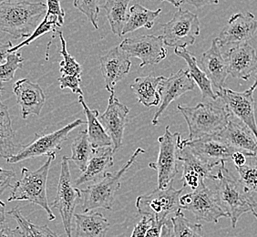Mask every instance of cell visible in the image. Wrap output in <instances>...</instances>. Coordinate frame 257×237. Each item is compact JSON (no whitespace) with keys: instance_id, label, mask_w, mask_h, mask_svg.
Wrapping results in <instances>:
<instances>
[{"instance_id":"e0dca14e","label":"cell","mask_w":257,"mask_h":237,"mask_svg":"<svg viewBox=\"0 0 257 237\" xmlns=\"http://www.w3.org/2000/svg\"><path fill=\"white\" fill-rule=\"evenodd\" d=\"M257 31V20L251 12L232 15L217 39L221 48L248 43Z\"/></svg>"},{"instance_id":"d4e9b609","label":"cell","mask_w":257,"mask_h":237,"mask_svg":"<svg viewBox=\"0 0 257 237\" xmlns=\"http://www.w3.org/2000/svg\"><path fill=\"white\" fill-rule=\"evenodd\" d=\"M76 237H106L109 228V220L99 212L75 213Z\"/></svg>"},{"instance_id":"11a10c76","label":"cell","mask_w":257,"mask_h":237,"mask_svg":"<svg viewBox=\"0 0 257 237\" xmlns=\"http://www.w3.org/2000/svg\"><path fill=\"white\" fill-rule=\"evenodd\" d=\"M7 1H16V0H0V3H3V2H7Z\"/></svg>"},{"instance_id":"4316f807","label":"cell","mask_w":257,"mask_h":237,"mask_svg":"<svg viewBox=\"0 0 257 237\" xmlns=\"http://www.w3.org/2000/svg\"><path fill=\"white\" fill-rule=\"evenodd\" d=\"M165 79L163 76L155 77L148 75L135 79L131 89L138 98L139 102L144 104L145 107L157 106L161 102V94L159 87L161 82Z\"/></svg>"},{"instance_id":"8fae6325","label":"cell","mask_w":257,"mask_h":237,"mask_svg":"<svg viewBox=\"0 0 257 237\" xmlns=\"http://www.w3.org/2000/svg\"><path fill=\"white\" fill-rule=\"evenodd\" d=\"M200 20L190 10L179 9L173 19L163 25L164 44L171 48H187L194 44L200 35Z\"/></svg>"},{"instance_id":"f6af8a7d","label":"cell","mask_w":257,"mask_h":237,"mask_svg":"<svg viewBox=\"0 0 257 237\" xmlns=\"http://www.w3.org/2000/svg\"><path fill=\"white\" fill-rule=\"evenodd\" d=\"M254 154L251 153H244L242 151H236L235 153L232 154V162L235 165V167H241L247 161V156H252Z\"/></svg>"},{"instance_id":"83f0119b","label":"cell","mask_w":257,"mask_h":237,"mask_svg":"<svg viewBox=\"0 0 257 237\" xmlns=\"http://www.w3.org/2000/svg\"><path fill=\"white\" fill-rule=\"evenodd\" d=\"M3 91L4 88L0 83V157L8 160L15 154L17 144L9 108L2 102Z\"/></svg>"},{"instance_id":"60d3db41","label":"cell","mask_w":257,"mask_h":237,"mask_svg":"<svg viewBox=\"0 0 257 237\" xmlns=\"http://www.w3.org/2000/svg\"><path fill=\"white\" fill-rule=\"evenodd\" d=\"M154 219L150 216H143L142 220L134 226V232L131 237H145L149 228L152 226Z\"/></svg>"},{"instance_id":"8d00e7d4","label":"cell","mask_w":257,"mask_h":237,"mask_svg":"<svg viewBox=\"0 0 257 237\" xmlns=\"http://www.w3.org/2000/svg\"><path fill=\"white\" fill-rule=\"evenodd\" d=\"M61 42V50L60 53L62 56V60L60 63V71L62 75H71V76H80L82 72V68L79 62L69 54L67 50V43L61 31H57Z\"/></svg>"},{"instance_id":"7bdbcfd3","label":"cell","mask_w":257,"mask_h":237,"mask_svg":"<svg viewBox=\"0 0 257 237\" xmlns=\"http://www.w3.org/2000/svg\"><path fill=\"white\" fill-rule=\"evenodd\" d=\"M47 14L58 17L64 23L65 11L60 6V0H48Z\"/></svg>"},{"instance_id":"ac0fdd59","label":"cell","mask_w":257,"mask_h":237,"mask_svg":"<svg viewBox=\"0 0 257 237\" xmlns=\"http://www.w3.org/2000/svg\"><path fill=\"white\" fill-rule=\"evenodd\" d=\"M194 84L195 83L191 75L189 74L188 70L185 69H180L176 73H173L169 78L163 79L159 87L161 94V105L154 114L152 121L153 125H158L159 120L168 108L169 105L183 94L193 90Z\"/></svg>"},{"instance_id":"d590c367","label":"cell","mask_w":257,"mask_h":237,"mask_svg":"<svg viewBox=\"0 0 257 237\" xmlns=\"http://www.w3.org/2000/svg\"><path fill=\"white\" fill-rule=\"evenodd\" d=\"M239 179L243 186L251 193H257V157L256 155L247 156V161L241 167H235Z\"/></svg>"},{"instance_id":"7402d4cb","label":"cell","mask_w":257,"mask_h":237,"mask_svg":"<svg viewBox=\"0 0 257 237\" xmlns=\"http://www.w3.org/2000/svg\"><path fill=\"white\" fill-rule=\"evenodd\" d=\"M200 65L216 91L223 89L229 72L226 59L221 51L217 39L213 40L210 49L202 55Z\"/></svg>"},{"instance_id":"cb8c5ba5","label":"cell","mask_w":257,"mask_h":237,"mask_svg":"<svg viewBox=\"0 0 257 237\" xmlns=\"http://www.w3.org/2000/svg\"><path fill=\"white\" fill-rule=\"evenodd\" d=\"M114 153L112 146L94 149L84 172L75 181V186L78 187L90 182L95 183L103 177L107 170L113 166Z\"/></svg>"},{"instance_id":"277c9868","label":"cell","mask_w":257,"mask_h":237,"mask_svg":"<svg viewBox=\"0 0 257 237\" xmlns=\"http://www.w3.org/2000/svg\"><path fill=\"white\" fill-rule=\"evenodd\" d=\"M56 158V153L48 156L46 163L36 171L22 168L21 178L12 186V191L8 199L9 202L27 201L43 208L50 221L55 220V215L47 197V180L51 163Z\"/></svg>"},{"instance_id":"f5cc1de1","label":"cell","mask_w":257,"mask_h":237,"mask_svg":"<svg viewBox=\"0 0 257 237\" xmlns=\"http://www.w3.org/2000/svg\"><path fill=\"white\" fill-rule=\"evenodd\" d=\"M255 72H256V73H255V77H254V82H253V84L250 87V88L253 89V90H255V89L257 88V70Z\"/></svg>"},{"instance_id":"7dc6e473","label":"cell","mask_w":257,"mask_h":237,"mask_svg":"<svg viewBox=\"0 0 257 237\" xmlns=\"http://www.w3.org/2000/svg\"><path fill=\"white\" fill-rule=\"evenodd\" d=\"M13 48L11 41L1 42L0 41V65L5 63L8 57L10 56V50Z\"/></svg>"},{"instance_id":"9c48e42d","label":"cell","mask_w":257,"mask_h":237,"mask_svg":"<svg viewBox=\"0 0 257 237\" xmlns=\"http://www.w3.org/2000/svg\"><path fill=\"white\" fill-rule=\"evenodd\" d=\"M85 124L82 118H77L74 122L66 125L63 128L50 134H36V139L24 146L19 153L8 159L9 163H18L29 159L37 158L40 156H49L56 153L62 148V144L66 142L73 130Z\"/></svg>"},{"instance_id":"2e32d148","label":"cell","mask_w":257,"mask_h":237,"mask_svg":"<svg viewBox=\"0 0 257 237\" xmlns=\"http://www.w3.org/2000/svg\"><path fill=\"white\" fill-rule=\"evenodd\" d=\"M130 109L115 97V92L109 96V103L103 114L99 116L106 133L112 142V148L116 153L122 146L124 130L128 124Z\"/></svg>"},{"instance_id":"ab89813d","label":"cell","mask_w":257,"mask_h":237,"mask_svg":"<svg viewBox=\"0 0 257 237\" xmlns=\"http://www.w3.org/2000/svg\"><path fill=\"white\" fill-rule=\"evenodd\" d=\"M60 89H69L77 95H83L82 90L80 89L81 78L80 76H71V75H62L59 79Z\"/></svg>"},{"instance_id":"44dd1931","label":"cell","mask_w":257,"mask_h":237,"mask_svg":"<svg viewBox=\"0 0 257 237\" xmlns=\"http://www.w3.org/2000/svg\"><path fill=\"white\" fill-rule=\"evenodd\" d=\"M13 92L20 106L22 118L26 120L30 115L40 116L46 101L44 91L40 85L29 79H20L13 86Z\"/></svg>"},{"instance_id":"b9f144b4","label":"cell","mask_w":257,"mask_h":237,"mask_svg":"<svg viewBox=\"0 0 257 237\" xmlns=\"http://www.w3.org/2000/svg\"><path fill=\"white\" fill-rule=\"evenodd\" d=\"M15 176L16 173L13 171L0 167V195H2L8 188L12 187L11 181Z\"/></svg>"},{"instance_id":"4dcf8cb0","label":"cell","mask_w":257,"mask_h":237,"mask_svg":"<svg viewBox=\"0 0 257 237\" xmlns=\"http://www.w3.org/2000/svg\"><path fill=\"white\" fill-rule=\"evenodd\" d=\"M131 0H106L103 9L114 34L121 37L124 26L128 19V3Z\"/></svg>"},{"instance_id":"5b68a950","label":"cell","mask_w":257,"mask_h":237,"mask_svg":"<svg viewBox=\"0 0 257 237\" xmlns=\"http://www.w3.org/2000/svg\"><path fill=\"white\" fill-rule=\"evenodd\" d=\"M145 153L144 149H136L134 154L116 173H107L99 181L81 190L82 194V212H88L95 209L111 210L113 206L116 193L120 188V180L124 173L131 168L139 155Z\"/></svg>"},{"instance_id":"4fadbf2b","label":"cell","mask_w":257,"mask_h":237,"mask_svg":"<svg viewBox=\"0 0 257 237\" xmlns=\"http://www.w3.org/2000/svg\"><path fill=\"white\" fill-rule=\"evenodd\" d=\"M253 89H249L238 92L224 88L215 93L218 99L226 107L232 116L241 121L250 129L257 140V124L254 115V100Z\"/></svg>"},{"instance_id":"9a60e30c","label":"cell","mask_w":257,"mask_h":237,"mask_svg":"<svg viewBox=\"0 0 257 237\" xmlns=\"http://www.w3.org/2000/svg\"><path fill=\"white\" fill-rule=\"evenodd\" d=\"M179 160L183 163V187L187 186L195 191L205 184V180H216V175L212 173L214 167L198 157L189 147L182 145V143Z\"/></svg>"},{"instance_id":"f907efd6","label":"cell","mask_w":257,"mask_h":237,"mask_svg":"<svg viewBox=\"0 0 257 237\" xmlns=\"http://www.w3.org/2000/svg\"><path fill=\"white\" fill-rule=\"evenodd\" d=\"M6 220V203L0 200V225H2Z\"/></svg>"},{"instance_id":"6da1fadb","label":"cell","mask_w":257,"mask_h":237,"mask_svg":"<svg viewBox=\"0 0 257 237\" xmlns=\"http://www.w3.org/2000/svg\"><path fill=\"white\" fill-rule=\"evenodd\" d=\"M217 100L201 102L194 107L177 106L188 126V141L217 135L226 127L231 113Z\"/></svg>"},{"instance_id":"c3c4849f","label":"cell","mask_w":257,"mask_h":237,"mask_svg":"<svg viewBox=\"0 0 257 237\" xmlns=\"http://www.w3.org/2000/svg\"><path fill=\"white\" fill-rule=\"evenodd\" d=\"M163 224L164 223H161V222H156L154 220V222H153L152 226L149 228L145 237H161Z\"/></svg>"},{"instance_id":"681fc988","label":"cell","mask_w":257,"mask_h":237,"mask_svg":"<svg viewBox=\"0 0 257 237\" xmlns=\"http://www.w3.org/2000/svg\"><path fill=\"white\" fill-rule=\"evenodd\" d=\"M161 237H173V224L171 222V219L163 224Z\"/></svg>"},{"instance_id":"e575fe53","label":"cell","mask_w":257,"mask_h":237,"mask_svg":"<svg viewBox=\"0 0 257 237\" xmlns=\"http://www.w3.org/2000/svg\"><path fill=\"white\" fill-rule=\"evenodd\" d=\"M63 25V22L60 21V19L56 16L49 15L46 13V15L44 17V20L43 21L39 24V26L37 27V29L35 30L34 32L31 34L30 37H29L25 41L21 42L20 44L13 47L11 50H10V53H13V52H17L18 50H20L21 48L25 47L30 45L31 42H33L34 40H37L40 38L41 36L46 34V33H49V32H57V29L60 28L61 26Z\"/></svg>"},{"instance_id":"8992f818","label":"cell","mask_w":257,"mask_h":237,"mask_svg":"<svg viewBox=\"0 0 257 237\" xmlns=\"http://www.w3.org/2000/svg\"><path fill=\"white\" fill-rule=\"evenodd\" d=\"M183 190L184 187L177 190L171 184L165 189L157 188L150 193L140 195L135 203L139 214L165 223L175 212L181 210L180 197Z\"/></svg>"},{"instance_id":"1f68e13d","label":"cell","mask_w":257,"mask_h":237,"mask_svg":"<svg viewBox=\"0 0 257 237\" xmlns=\"http://www.w3.org/2000/svg\"><path fill=\"white\" fill-rule=\"evenodd\" d=\"M93 152L94 148L89 142L87 130H82L71 144V156L69 161H72L81 172H84Z\"/></svg>"},{"instance_id":"7a4b0ae2","label":"cell","mask_w":257,"mask_h":237,"mask_svg":"<svg viewBox=\"0 0 257 237\" xmlns=\"http://www.w3.org/2000/svg\"><path fill=\"white\" fill-rule=\"evenodd\" d=\"M46 13L47 5L42 2L16 0L0 3V32L17 40L29 38Z\"/></svg>"},{"instance_id":"603a6c76","label":"cell","mask_w":257,"mask_h":237,"mask_svg":"<svg viewBox=\"0 0 257 237\" xmlns=\"http://www.w3.org/2000/svg\"><path fill=\"white\" fill-rule=\"evenodd\" d=\"M218 135L233 148L257 155V140L252 131L232 115L226 127Z\"/></svg>"},{"instance_id":"484cf974","label":"cell","mask_w":257,"mask_h":237,"mask_svg":"<svg viewBox=\"0 0 257 237\" xmlns=\"http://www.w3.org/2000/svg\"><path fill=\"white\" fill-rule=\"evenodd\" d=\"M174 53L186 61L188 65L189 74L191 75L194 83L197 84L198 88L201 90L203 99L209 100L218 99L217 95L213 91L211 80L204 73L203 69L199 67L196 58L192 53H190L186 48H174Z\"/></svg>"},{"instance_id":"74e56055","label":"cell","mask_w":257,"mask_h":237,"mask_svg":"<svg viewBox=\"0 0 257 237\" xmlns=\"http://www.w3.org/2000/svg\"><path fill=\"white\" fill-rule=\"evenodd\" d=\"M24 59L20 52L10 53L5 63L0 65V83L11 81L16 71L23 67Z\"/></svg>"},{"instance_id":"f35d334b","label":"cell","mask_w":257,"mask_h":237,"mask_svg":"<svg viewBox=\"0 0 257 237\" xmlns=\"http://www.w3.org/2000/svg\"><path fill=\"white\" fill-rule=\"evenodd\" d=\"M102 0H74L73 5L77 10L83 13L90 23L94 27L95 30L99 29L98 17L101 9Z\"/></svg>"},{"instance_id":"d6986e66","label":"cell","mask_w":257,"mask_h":237,"mask_svg":"<svg viewBox=\"0 0 257 237\" xmlns=\"http://www.w3.org/2000/svg\"><path fill=\"white\" fill-rule=\"evenodd\" d=\"M228 72L234 79L249 80L257 70V54L255 50L248 43L232 46L224 55Z\"/></svg>"},{"instance_id":"ffe728a7","label":"cell","mask_w":257,"mask_h":237,"mask_svg":"<svg viewBox=\"0 0 257 237\" xmlns=\"http://www.w3.org/2000/svg\"><path fill=\"white\" fill-rule=\"evenodd\" d=\"M100 71L105 81V88L114 92V87L128 74L132 62L128 55L119 47H115L99 58Z\"/></svg>"},{"instance_id":"d6a6232c","label":"cell","mask_w":257,"mask_h":237,"mask_svg":"<svg viewBox=\"0 0 257 237\" xmlns=\"http://www.w3.org/2000/svg\"><path fill=\"white\" fill-rule=\"evenodd\" d=\"M173 224V237H205L201 223L189 221L182 212V209L171 217Z\"/></svg>"},{"instance_id":"52a82bcc","label":"cell","mask_w":257,"mask_h":237,"mask_svg":"<svg viewBox=\"0 0 257 237\" xmlns=\"http://www.w3.org/2000/svg\"><path fill=\"white\" fill-rule=\"evenodd\" d=\"M182 137L179 133H172L170 126L165 128L163 136L159 137L158 159L149 163V167L158 173V188L165 189L173 183L178 173Z\"/></svg>"},{"instance_id":"836d02e7","label":"cell","mask_w":257,"mask_h":237,"mask_svg":"<svg viewBox=\"0 0 257 237\" xmlns=\"http://www.w3.org/2000/svg\"><path fill=\"white\" fill-rule=\"evenodd\" d=\"M9 214L19 223V226L24 233V237H59L49 226L37 225L30 222L27 218L24 217L19 208L10 210Z\"/></svg>"},{"instance_id":"816d5d0a","label":"cell","mask_w":257,"mask_h":237,"mask_svg":"<svg viewBox=\"0 0 257 237\" xmlns=\"http://www.w3.org/2000/svg\"><path fill=\"white\" fill-rule=\"evenodd\" d=\"M160 1H166V2H169L170 4L174 6L175 8H180V6L183 4L181 0H160Z\"/></svg>"},{"instance_id":"7c38bea8","label":"cell","mask_w":257,"mask_h":237,"mask_svg":"<svg viewBox=\"0 0 257 237\" xmlns=\"http://www.w3.org/2000/svg\"><path fill=\"white\" fill-rule=\"evenodd\" d=\"M163 36L142 35L130 38L120 43L119 48L128 58L141 59L140 67L158 64L167 57V50L164 47Z\"/></svg>"},{"instance_id":"db71d44e","label":"cell","mask_w":257,"mask_h":237,"mask_svg":"<svg viewBox=\"0 0 257 237\" xmlns=\"http://www.w3.org/2000/svg\"><path fill=\"white\" fill-rule=\"evenodd\" d=\"M252 214H253V215H254V216H255V218H256L257 219V212H256V210H253V211H252Z\"/></svg>"},{"instance_id":"f1b7e54d","label":"cell","mask_w":257,"mask_h":237,"mask_svg":"<svg viewBox=\"0 0 257 237\" xmlns=\"http://www.w3.org/2000/svg\"><path fill=\"white\" fill-rule=\"evenodd\" d=\"M79 101L81 104L83 111L87 117V133L92 147L97 149L99 147L112 146L111 140L99 121V110L89 109V106L85 102L83 95H79Z\"/></svg>"},{"instance_id":"5bb4252c","label":"cell","mask_w":257,"mask_h":237,"mask_svg":"<svg viewBox=\"0 0 257 237\" xmlns=\"http://www.w3.org/2000/svg\"><path fill=\"white\" fill-rule=\"evenodd\" d=\"M182 145L189 147L198 157L214 168L221 163L232 162V154L238 151L223 141L218 134L193 141L182 140Z\"/></svg>"},{"instance_id":"bcb514c9","label":"cell","mask_w":257,"mask_h":237,"mask_svg":"<svg viewBox=\"0 0 257 237\" xmlns=\"http://www.w3.org/2000/svg\"><path fill=\"white\" fill-rule=\"evenodd\" d=\"M182 3L193 6L196 9H201L206 6L218 5L219 0H181Z\"/></svg>"},{"instance_id":"ee69618b","label":"cell","mask_w":257,"mask_h":237,"mask_svg":"<svg viewBox=\"0 0 257 237\" xmlns=\"http://www.w3.org/2000/svg\"><path fill=\"white\" fill-rule=\"evenodd\" d=\"M0 237H24V233L20 226H17L15 229H11L2 224L0 225Z\"/></svg>"},{"instance_id":"30bf717a","label":"cell","mask_w":257,"mask_h":237,"mask_svg":"<svg viewBox=\"0 0 257 237\" xmlns=\"http://www.w3.org/2000/svg\"><path fill=\"white\" fill-rule=\"evenodd\" d=\"M180 207L192 212L197 220L207 222L217 223L221 218L228 217L216 191L207 187L206 184L180 197Z\"/></svg>"},{"instance_id":"3957f363","label":"cell","mask_w":257,"mask_h":237,"mask_svg":"<svg viewBox=\"0 0 257 237\" xmlns=\"http://www.w3.org/2000/svg\"><path fill=\"white\" fill-rule=\"evenodd\" d=\"M218 167L215 191L221 205L231 219L232 228H235L242 214L256 210V201L252 197V193L243 186L240 179L230 173L225 163H221Z\"/></svg>"},{"instance_id":"ba28073f","label":"cell","mask_w":257,"mask_h":237,"mask_svg":"<svg viewBox=\"0 0 257 237\" xmlns=\"http://www.w3.org/2000/svg\"><path fill=\"white\" fill-rule=\"evenodd\" d=\"M81 198V190L75 186L71 180L69 157L63 156L57 194L51 207L59 210L67 237H72V218L74 216L75 208Z\"/></svg>"},{"instance_id":"f546056e","label":"cell","mask_w":257,"mask_h":237,"mask_svg":"<svg viewBox=\"0 0 257 237\" xmlns=\"http://www.w3.org/2000/svg\"><path fill=\"white\" fill-rule=\"evenodd\" d=\"M162 12L161 9L157 10H147L141 4H134L130 9V15L126 21L122 30V36L138 30L141 28H145L147 30L153 29L154 21Z\"/></svg>"}]
</instances>
